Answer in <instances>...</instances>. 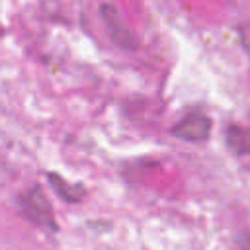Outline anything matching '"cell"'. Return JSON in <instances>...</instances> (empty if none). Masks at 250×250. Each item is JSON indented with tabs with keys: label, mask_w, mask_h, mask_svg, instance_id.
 <instances>
[{
	"label": "cell",
	"mask_w": 250,
	"mask_h": 250,
	"mask_svg": "<svg viewBox=\"0 0 250 250\" xmlns=\"http://www.w3.org/2000/svg\"><path fill=\"white\" fill-rule=\"evenodd\" d=\"M16 203L20 207V211L25 215V219H29L31 223L43 227V229H51L57 230V221L53 215V207L47 199V195L43 193L41 188H31L23 193H20L16 197Z\"/></svg>",
	"instance_id": "6da1fadb"
},
{
	"label": "cell",
	"mask_w": 250,
	"mask_h": 250,
	"mask_svg": "<svg viewBox=\"0 0 250 250\" xmlns=\"http://www.w3.org/2000/svg\"><path fill=\"white\" fill-rule=\"evenodd\" d=\"M100 16H102V20H104V23H105V27H107V31H109L111 41H113L117 47H121V49H125V51H137V49H139L137 37H135L133 31L123 23V20H121V16H119V12L115 10L113 4H107V2L102 4Z\"/></svg>",
	"instance_id": "7a4b0ae2"
},
{
	"label": "cell",
	"mask_w": 250,
	"mask_h": 250,
	"mask_svg": "<svg viewBox=\"0 0 250 250\" xmlns=\"http://www.w3.org/2000/svg\"><path fill=\"white\" fill-rule=\"evenodd\" d=\"M209 133H211V119L205 113H188L172 127L174 137L189 143H201L209 137Z\"/></svg>",
	"instance_id": "3957f363"
},
{
	"label": "cell",
	"mask_w": 250,
	"mask_h": 250,
	"mask_svg": "<svg viewBox=\"0 0 250 250\" xmlns=\"http://www.w3.org/2000/svg\"><path fill=\"white\" fill-rule=\"evenodd\" d=\"M47 182H49V186L53 188V191H55L62 201H66V203H76V201H80V199L84 197V188H82V186L70 184V182H66L64 178H61L59 174L49 172V174H47Z\"/></svg>",
	"instance_id": "277c9868"
},
{
	"label": "cell",
	"mask_w": 250,
	"mask_h": 250,
	"mask_svg": "<svg viewBox=\"0 0 250 250\" xmlns=\"http://www.w3.org/2000/svg\"><path fill=\"white\" fill-rule=\"evenodd\" d=\"M225 141L227 146L242 156V154H250V127H242V125H229L225 131Z\"/></svg>",
	"instance_id": "5b68a950"
},
{
	"label": "cell",
	"mask_w": 250,
	"mask_h": 250,
	"mask_svg": "<svg viewBox=\"0 0 250 250\" xmlns=\"http://www.w3.org/2000/svg\"><path fill=\"white\" fill-rule=\"evenodd\" d=\"M236 33H238V39H240L242 49H244L246 55L250 57V23H240V25L236 27Z\"/></svg>",
	"instance_id": "8992f818"
},
{
	"label": "cell",
	"mask_w": 250,
	"mask_h": 250,
	"mask_svg": "<svg viewBox=\"0 0 250 250\" xmlns=\"http://www.w3.org/2000/svg\"><path fill=\"white\" fill-rule=\"evenodd\" d=\"M236 244H238V250H250V232H240L236 236Z\"/></svg>",
	"instance_id": "52a82bcc"
}]
</instances>
